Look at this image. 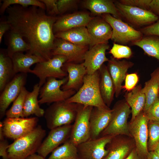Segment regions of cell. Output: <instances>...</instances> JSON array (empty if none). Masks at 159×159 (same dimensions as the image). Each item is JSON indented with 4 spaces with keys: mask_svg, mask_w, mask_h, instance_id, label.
Masks as SVG:
<instances>
[{
    "mask_svg": "<svg viewBox=\"0 0 159 159\" xmlns=\"http://www.w3.org/2000/svg\"><path fill=\"white\" fill-rule=\"evenodd\" d=\"M6 11V21L11 31L25 37L30 44L31 49L26 53L44 60L51 59L55 37L53 27L58 19L47 15L44 10L35 6L14 5Z\"/></svg>",
    "mask_w": 159,
    "mask_h": 159,
    "instance_id": "1",
    "label": "cell"
},
{
    "mask_svg": "<svg viewBox=\"0 0 159 159\" xmlns=\"http://www.w3.org/2000/svg\"><path fill=\"white\" fill-rule=\"evenodd\" d=\"M99 70L92 74H86L83 84L77 92L66 101L85 106H91L102 109L110 108L104 102L101 94Z\"/></svg>",
    "mask_w": 159,
    "mask_h": 159,
    "instance_id": "2",
    "label": "cell"
},
{
    "mask_svg": "<svg viewBox=\"0 0 159 159\" xmlns=\"http://www.w3.org/2000/svg\"><path fill=\"white\" fill-rule=\"evenodd\" d=\"M46 135V130L38 125L28 134L9 145L7 150L9 159H26L37 151Z\"/></svg>",
    "mask_w": 159,
    "mask_h": 159,
    "instance_id": "3",
    "label": "cell"
},
{
    "mask_svg": "<svg viewBox=\"0 0 159 159\" xmlns=\"http://www.w3.org/2000/svg\"><path fill=\"white\" fill-rule=\"evenodd\" d=\"M80 104L66 100L52 103L45 111L47 127L51 130L74 122Z\"/></svg>",
    "mask_w": 159,
    "mask_h": 159,
    "instance_id": "4",
    "label": "cell"
},
{
    "mask_svg": "<svg viewBox=\"0 0 159 159\" xmlns=\"http://www.w3.org/2000/svg\"><path fill=\"white\" fill-rule=\"evenodd\" d=\"M112 109L110 122L100 136L105 135H125L132 137L127 123L131 113L130 108L126 101L117 102Z\"/></svg>",
    "mask_w": 159,
    "mask_h": 159,
    "instance_id": "5",
    "label": "cell"
},
{
    "mask_svg": "<svg viewBox=\"0 0 159 159\" xmlns=\"http://www.w3.org/2000/svg\"><path fill=\"white\" fill-rule=\"evenodd\" d=\"M67 61L66 57L62 55L53 56L49 59L41 61L36 64L31 73L39 79L38 83L41 88L49 78L62 79L68 76L67 73L62 68Z\"/></svg>",
    "mask_w": 159,
    "mask_h": 159,
    "instance_id": "6",
    "label": "cell"
},
{
    "mask_svg": "<svg viewBox=\"0 0 159 159\" xmlns=\"http://www.w3.org/2000/svg\"><path fill=\"white\" fill-rule=\"evenodd\" d=\"M149 120L143 111L128 124L129 132L135 144L140 159H147L149 153L148 123Z\"/></svg>",
    "mask_w": 159,
    "mask_h": 159,
    "instance_id": "7",
    "label": "cell"
},
{
    "mask_svg": "<svg viewBox=\"0 0 159 159\" xmlns=\"http://www.w3.org/2000/svg\"><path fill=\"white\" fill-rule=\"evenodd\" d=\"M68 80V76L59 80L53 77L48 78L40 88L39 104L53 103L66 100L74 95L76 93L74 90L64 91L61 89V87Z\"/></svg>",
    "mask_w": 159,
    "mask_h": 159,
    "instance_id": "8",
    "label": "cell"
},
{
    "mask_svg": "<svg viewBox=\"0 0 159 159\" xmlns=\"http://www.w3.org/2000/svg\"><path fill=\"white\" fill-rule=\"evenodd\" d=\"M102 18L111 26L112 33L111 38L115 42L121 44L132 43L143 37L140 31L137 30L120 19L109 14H103Z\"/></svg>",
    "mask_w": 159,
    "mask_h": 159,
    "instance_id": "9",
    "label": "cell"
},
{
    "mask_svg": "<svg viewBox=\"0 0 159 159\" xmlns=\"http://www.w3.org/2000/svg\"><path fill=\"white\" fill-rule=\"evenodd\" d=\"M37 117L6 118L3 122L4 136L14 140L30 133L37 127Z\"/></svg>",
    "mask_w": 159,
    "mask_h": 159,
    "instance_id": "10",
    "label": "cell"
},
{
    "mask_svg": "<svg viewBox=\"0 0 159 159\" xmlns=\"http://www.w3.org/2000/svg\"><path fill=\"white\" fill-rule=\"evenodd\" d=\"M115 136H100L90 139L76 146L78 159H103L109 151L107 145Z\"/></svg>",
    "mask_w": 159,
    "mask_h": 159,
    "instance_id": "11",
    "label": "cell"
},
{
    "mask_svg": "<svg viewBox=\"0 0 159 159\" xmlns=\"http://www.w3.org/2000/svg\"><path fill=\"white\" fill-rule=\"evenodd\" d=\"M93 107L81 104L80 106L69 138L76 146L90 139L89 119Z\"/></svg>",
    "mask_w": 159,
    "mask_h": 159,
    "instance_id": "12",
    "label": "cell"
},
{
    "mask_svg": "<svg viewBox=\"0 0 159 159\" xmlns=\"http://www.w3.org/2000/svg\"><path fill=\"white\" fill-rule=\"evenodd\" d=\"M114 4L121 15L136 26L151 24L159 19V17L150 10L125 5L118 1Z\"/></svg>",
    "mask_w": 159,
    "mask_h": 159,
    "instance_id": "13",
    "label": "cell"
},
{
    "mask_svg": "<svg viewBox=\"0 0 159 159\" xmlns=\"http://www.w3.org/2000/svg\"><path fill=\"white\" fill-rule=\"evenodd\" d=\"M26 73L16 74L6 85L0 96V116L2 118L5 115L6 110L20 93L26 83Z\"/></svg>",
    "mask_w": 159,
    "mask_h": 159,
    "instance_id": "14",
    "label": "cell"
},
{
    "mask_svg": "<svg viewBox=\"0 0 159 159\" xmlns=\"http://www.w3.org/2000/svg\"><path fill=\"white\" fill-rule=\"evenodd\" d=\"M73 125H65L50 130L48 135L42 141L37 153L44 158L62 143L70 138Z\"/></svg>",
    "mask_w": 159,
    "mask_h": 159,
    "instance_id": "15",
    "label": "cell"
},
{
    "mask_svg": "<svg viewBox=\"0 0 159 159\" xmlns=\"http://www.w3.org/2000/svg\"><path fill=\"white\" fill-rule=\"evenodd\" d=\"M54 41L52 56L62 55L65 56L66 62L77 63L84 61V57L88 50V46L76 45L63 39L58 38Z\"/></svg>",
    "mask_w": 159,
    "mask_h": 159,
    "instance_id": "16",
    "label": "cell"
},
{
    "mask_svg": "<svg viewBox=\"0 0 159 159\" xmlns=\"http://www.w3.org/2000/svg\"><path fill=\"white\" fill-rule=\"evenodd\" d=\"M135 147L133 138L125 135L115 136L106 145L109 152L103 159H125Z\"/></svg>",
    "mask_w": 159,
    "mask_h": 159,
    "instance_id": "17",
    "label": "cell"
},
{
    "mask_svg": "<svg viewBox=\"0 0 159 159\" xmlns=\"http://www.w3.org/2000/svg\"><path fill=\"white\" fill-rule=\"evenodd\" d=\"M86 27L91 39L90 48L97 44L108 43L111 38L112 28L103 18L93 17Z\"/></svg>",
    "mask_w": 159,
    "mask_h": 159,
    "instance_id": "18",
    "label": "cell"
},
{
    "mask_svg": "<svg viewBox=\"0 0 159 159\" xmlns=\"http://www.w3.org/2000/svg\"><path fill=\"white\" fill-rule=\"evenodd\" d=\"M109 48L108 43L100 44L94 46L86 52L83 63L87 74H93L99 70L105 62L108 61L105 53Z\"/></svg>",
    "mask_w": 159,
    "mask_h": 159,
    "instance_id": "19",
    "label": "cell"
},
{
    "mask_svg": "<svg viewBox=\"0 0 159 159\" xmlns=\"http://www.w3.org/2000/svg\"><path fill=\"white\" fill-rule=\"evenodd\" d=\"M112 109H102L93 107L89 119L90 139L99 137L109 125Z\"/></svg>",
    "mask_w": 159,
    "mask_h": 159,
    "instance_id": "20",
    "label": "cell"
},
{
    "mask_svg": "<svg viewBox=\"0 0 159 159\" xmlns=\"http://www.w3.org/2000/svg\"><path fill=\"white\" fill-rule=\"evenodd\" d=\"M87 13L80 12L67 14L57 19L53 27L56 34L76 27L86 26L93 18Z\"/></svg>",
    "mask_w": 159,
    "mask_h": 159,
    "instance_id": "21",
    "label": "cell"
},
{
    "mask_svg": "<svg viewBox=\"0 0 159 159\" xmlns=\"http://www.w3.org/2000/svg\"><path fill=\"white\" fill-rule=\"evenodd\" d=\"M133 65L131 62L119 61L112 57L108 61L107 68L113 81L116 97L119 96L122 88V84L125 79L128 69Z\"/></svg>",
    "mask_w": 159,
    "mask_h": 159,
    "instance_id": "22",
    "label": "cell"
},
{
    "mask_svg": "<svg viewBox=\"0 0 159 159\" xmlns=\"http://www.w3.org/2000/svg\"><path fill=\"white\" fill-rule=\"evenodd\" d=\"M62 68L67 73L68 80L62 86V90L64 91L73 90L78 91L82 85L84 77L87 74L86 69L83 63L66 62Z\"/></svg>",
    "mask_w": 159,
    "mask_h": 159,
    "instance_id": "23",
    "label": "cell"
},
{
    "mask_svg": "<svg viewBox=\"0 0 159 159\" xmlns=\"http://www.w3.org/2000/svg\"><path fill=\"white\" fill-rule=\"evenodd\" d=\"M99 71L100 74L99 87L101 96L105 104L109 107L115 94L114 84L106 66L103 64Z\"/></svg>",
    "mask_w": 159,
    "mask_h": 159,
    "instance_id": "24",
    "label": "cell"
},
{
    "mask_svg": "<svg viewBox=\"0 0 159 159\" xmlns=\"http://www.w3.org/2000/svg\"><path fill=\"white\" fill-rule=\"evenodd\" d=\"M55 37L74 44L82 46L90 45L91 39L86 26H81L56 33Z\"/></svg>",
    "mask_w": 159,
    "mask_h": 159,
    "instance_id": "25",
    "label": "cell"
},
{
    "mask_svg": "<svg viewBox=\"0 0 159 159\" xmlns=\"http://www.w3.org/2000/svg\"><path fill=\"white\" fill-rule=\"evenodd\" d=\"M11 58L15 75L19 73H31V66L44 61L37 56L27 53L24 54L23 52L15 53Z\"/></svg>",
    "mask_w": 159,
    "mask_h": 159,
    "instance_id": "26",
    "label": "cell"
},
{
    "mask_svg": "<svg viewBox=\"0 0 159 159\" xmlns=\"http://www.w3.org/2000/svg\"><path fill=\"white\" fill-rule=\"evenodd\" d=\"M142 91L146 98L143 111L145 113L158 97L159 94V68L151 74L150 79L145 82Z\"/></svg>",
    "mask_w": 159,
    "mask_h": 159,
    "instance_id": "27",
    "label": "cell"
},
{
    "mask_svg": "<svg viewBox=\"0 0 159 159\" xmlns=\"http://www.w3.org/2000/svg\"><path fill=\"white\" fill-rule=\"evenodd\" d=\"M84 6L96 15L109 14L119 19L121 16L114 3L110 0H87L84 2Z\"/></svg>",
    "mask_w": 159,
    "mask_h": 159,
    "instance_id": "28",
    "label": "cell"
},
{
    "mask_svg": "<svg viewBox=\"0 0 159 159\" xmlns=\"http://www.w3.org/2000/svg\"><path fill=\"white\" fill-rule=\"evenodd\" d=\"M125 101L131 108L132 117L130 121L134 119L142 111L144 108L146 98L140 85L136 86L125 95Z\"/></svg>",
    "mask_w": 159,
    "mask_h": 159,
    "instance_id": "29",
    "label": "cell"
},
{
    "mask_svg": "<svg viewBox=\"0 0 159 159\" xmlns=\"http://www.w3.org/2000/svg\"><path fill=\"white\" fill-rule=\"evenodd\" d=\"M40 88L38 83L35 84L32 91L29 92L27 94L24 104V117H27L32 115H34L37 117L44 115L45 111L39 106L38 99Z\"/></svg>",
    "mask_w": 159,
    "mask_h": 159,
    "instance_id": "30",
    "label": "cell"
},
{
    "mask_svg": "<svg viewBox=\"0 0 159 159\" xmlns=\"http://www.w3.org/2000/svg\"><path fill=\"white\" fill-rule=\"evenodd\" d=\"M15 75L11 58L5 52L0 53V91L1 93L6 85Z\"/></svg>",
    "mask_w": 159,
    "mask_h": 159,
    "instance_id": "31",
    "label": "cell"
},
{
    "mask_svg": "<svg viewBox=\"0 0 159 159\" xmlns=\"http://www.w3.org/2000/svg\"><path fill=\"white\" fill-rule=\"evenodd\" d=\"M30 49V44L24 41L21 36L11 31L8 39L7 48L6 51L8 56L11 57L15 53L25 51L28 52Z\"/></svg>",
    "mask_w": 159,
    "mask_h": 159,
    "instance_id": "32",
    "label": "cell"
},
{
    "mask_svg": "<svg viewBox=\"0 0 159 159\" xmlns=\"http://www.w3.org/2000/svg\"><path fill=\"white\" fill-rule=\"evenodd\" d=\"M46 159H78L76 146L69 139L53 150Z\"/></svg>",
    "mask_w": 159,
    "mask_h": 159,
    "instance_id": "33",
    "label": "cell"
},
{
    "mask_svg": "<svg viewBox=\"0 0 159 159\" xmlns=\"http://www.w3.org/2000/svg\"><path fill=\"white\" fill-rule=\"evenodd\" d=\"M141 48L147 55L159 61V39L148 36L132 43Z\"/></svg>",
    "mask_w": 159,
    "mask_h": 159,
    "instance_id": "34",
    "label": "cell"
},
{
    "mask_svg": "<svg viewBox=\"0 0 159 159\" xmlns=\"http://www.w3.org/2000/svg\"><path fill=\"white\" fill-rule=\"evenodd\" d=\"M29 92L24 87L19 95L13 102L11 107L6 111V118L24 117L23 109L26 97Z\"/></svg>",
    "mask_w": 159,
    "mask_h": 159,
    "instance_id": "35",
    "label": "cell"
},
{
    "mask_svg": "<svg viewBox=\"0 0 159 159\" xmlns=\"http://www.w3.org/2000/svg\"><path fill=\"white\" fill-rule=\"evenodd\" d=\"M148 130V150L153 151L159 143V121L149 120Z\"/></svg>",
    "mask_w": 159,
    "mask_h": 159,
    "instance_id": "36",
    "label": "cell"
},
{
    "mask_svg": "<svg viewBox=\"0 0 159 159\" xmlns=\"http://www.w3.org/2000/svg\"><path fill=\"white\" fill-rule=\"evenodd\" d=\"M0 9V14H2L6 11V9L10 6L18 5L23 7L35 6L44 10L46 9L44 4L40 0H4Z\"/></svg>",
    "mask_w": 159,
    "mask_h": 159,
    "instance_id": "37",
    "label": "cell"
},
{
    "mask_svg": "<svg viewBox=\"0 0 159 159\" xmlns=\"http://www.w3.org/2000/svg\"><path fill=\"white\" fill-rule=\"evenodd\" d=\"M109 53L117 59L129 58L132 55L130 48L128 47L120 44L114 43Z\"/></svg>",
    "mask_w": 159,
    "mask_h": 159,
    "instance_id": "38",
    "label": "cell"
},
{
    "mask_svg": "<svg viewBox=\"0 0 159 159\" xmlns=\"http://www.w3.org/2000/svg\"><path fill=\"white\" fill-rule=\"evenodd\" d=\"M151 0H120V3L127 6L150 10V5Z\"/></svg>",
    "mask_w": 159,
    "mask_h": 159,
    "instance_id": "39",
    "label": "cell"
},
{
    "mask_svg": "<svg viewBox=\"0 0 159 159\" xmlns=\"http://www.w3.org/2000/svg\"><path fill=\"white\" fill-rule=\"evenodd\" d=\"M149 120L159 121V97L145 113Z\"/></svg>",
    "mask_w": 159,
    "mask_h": 159,
    "instance_id": "40",
    "label": "cell"
},
{
    "mask_svg": "<svg viewBox=\"0 0 159 159\" xmlns=\"http://www.w3.org/2000/svg\"><path fill=\"white\" fill-rule=\"evenodd\" d=\"M139 80V77L136 73H133L126 75L125 79V85L122 86L127 91H130L135 87Z\"/></svg>",
    "mask_w": 159,
    "mask_h": 159,
    "instance_id": "41",
    "label": "cell"
},
{
    "mask_svg": "<svg viewBox=\"0 0 159 159\" xmlns=\"http://www.w3.org/2000/svg\"><path fill=\"white\" fill-rule=\"evenodd\" d=\"M140 31L147 36H159V19L156 22L143 28Z\"/></svg>",
    "mask_w": 159,
    "mask_h": 159,
    "instance_id": "42",
    "label": "cell"
},
{
    "mask_svg": "<svg viewBox=\"0 0 159 159\" xmlns=\"http://www.w3.org/2000/svg\"><path fill=\"white\" fill-rule=\"evenodd\" d=\"M77 1L75 0H59L57 4L59 14H62L67 11L76 3Z\"/></svg>",
    "mask_w": 159,
    "mask_h": 159,
    "instance_id": "43",
    "label": "cell"
},
{
    "mask_svg": "<svg viewBox=\"0 0 159 159\" xmlns=\"http://www.w3.org/2000/svg\"><path fill=\"white\" fill-rule=\"evenodd\" d=\"M57 0H41L45 6L46 9L49 14L51 15L59 13L57 4Z\"/></svg>",
    "mask_w": 159,
    "mask_h": 159,
    "instance_id": "44",
    "label": "cell"
},
{
    "mask_svg": "<svg viewBox=\"0 0 159 159\" xmlns=\"http://www.w3.org/2000/svg\"><path fill=\"white\" fill-rule=\"evenodd\" d=\"M9 145L6 140H0V156L3 159H9L7 150Z\"/></svg>",
    "mask_w": 159,
    "mask_h": 159,
    "instance_id": "45",
    "label": "cell"
},
{
    "mask_svg": "<svg viewBox=\"0 0 159 159\" xmlns=\"http://www.w3.org/2000/svg\"><path fill=\"white\" fill-rule=\"evenodd\" d=\"M149 10L159 17V0H151Z\"/></svg>",
    "mask_w": 159,
    "mask_h": 159,
    "instance_id": "46",
    "label": "cell"
},
{
    "mask_svg": "<svg viewBox=\"0 0 159 159\" xmlns=\"http://www.w3.org/2000/svg\"><path fill=\"white\" fill-rule=\"evenodd\" d=\"M10 29L9 24L6 21L1 22L0 24V43L2 41V38L4 34L7 31Z\"/></svg>",
    "mask_w": 159,
    "mask_h": 159,
    "instance_id": "47",
    "label": "cell"
},
{
    "mask_svg": "<svg viewBox=\"0 0 159 159\" xmlns=\"http://www.w3.org/2000/svg\"><path fill=\"white\" fill-rule=\"evenodd\" d=\"M125 159H140L136 151L135 147Z\"/></svg>",
    "mask_w": 159,
    "mask_h": 159,
    "instance_id": "48",
    "label": "cell"
},
{
    "mask_svg": "<svg viewBox=\"0 0 159 159\" xmlns=\"http://www.w3.org/2000/svg\"><path fill=\"white\" fill-rule=\"evenodd\" d=\"M147 159H159V158L153 151H151L149 152Z\"/></svg>",
    "mask_w": 159,
    "mask_h": 159,
    "instance_id": "49",
    "label": "cell"
},
{
    "mask_svg": "<svg viewBox=\"0 0 159 159\" xmlns=\"http://www.w3.org/2000/svg\"><path fill=\"white\" fill-rule=\"evenodd\" d=\"M26 159H45V158L38 154L35 153L29 156Z\"/></svg>",
    "mask_w": 159,
    "mask_h": 159,
    "instance_id": "50",
    "label": "cell"
},
{
    "mask_svg": "<svg viewBox=\"0 0 159 159\" xmlns=\"http://www.w3.org/2000/svg\"><path fill=\"white\" fill-rule=\"evenodd\" d=\"M4 133L3 127V122H0V140H3L4 139Z\"/></svg>",
    "mask_w": 159,
    "mask_h": 159,
    "instance_id": "51",
    "label": "cell"
},
{
    "mask_svg": "<svg viewBox=\"0 0 159 159\" xmlns=\"http://www.w3.org/2000/svg\"><path fill=\"white\" fill-rule=\"evenodd\" d=\"M153 151L159 158V143L154 150Z\"/></svg>",
    "mask_w": 159,
    "mask_h": 159,
    "instance_id": "52",
    "label": "cell"
},
{
    "mask_svg": "<svg viewBox=\"0 0 159 159\" xmlns=\"http://www.w3.org/2000/svg\"><path fill=\"white\" fill-rule=\"evenodd\" d=\"M158 97H159V95H158Z\"/></svg>",
    "mask_w": 159,
    "mask_h": 159,
    "instance_id": "53",
    "label": "cell"
}]
</instances>
